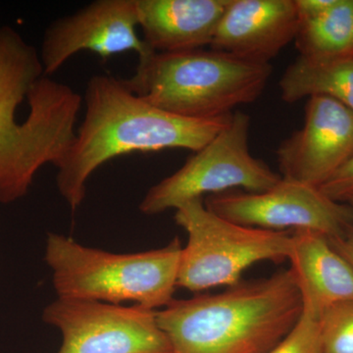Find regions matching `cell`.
Wrapping results in <instances>:
<instances>
[{"label":"cell","instance_id":"obj_3","mask_svg":"<svg viewBox=\"0 0 353 353\" xmlns=\"http://www.w3.org/2000/svg\"><path fill=\"white\" fill-rule=\"evenodd\" d=\"M303 315L290 269L241 281L214 294L175 299L157 310L172 353H269Z\"/></svg>","mask_w":353,"mask_h":353},{"label":"cell","instance_id":"obj_6","mask_svg":"<svg viewBox=\"0 0 353 353\" xmlns=\"http://www.w3.org/2000/svg\"><path fill=\"white\" fill-rule=\"evenodd\" d=\"M175 221L188 234L176 287L190 292L232 287L253 264L289 259L292 232L236 224L209 210L203 199L176 208Z\"/></svg>","mask_w":353,"mask_h":353},{"label":"cell","instance_id":"obj_10","mask_svg":"<svg viewBox=\"0 0 353 353\" xmlns=\"http://www.w3.org/2000/svg\"><path fill=\"white\" fill-rule=\"evenodd\" d=\"M137 0H95L52 21L44 31L39 55L44 74L52 76L77 53L90 51L102 59L127 51L139 58L153 52L139 38Z\"/></svg>","mask_w":353,"mask_h":353},{"label":"cell","instance_id":"obj_14","mask_svg":"<svg viewBox=\"0 0 353 353\" xmlns=\"http://www.w3.org/2000/svg\"><path fill=\"white\" fill-rule=\"evenodd\" d=\"M303 301V313L319 320L326 309L353 301V266L336 252L328 236L292 232L289 259Z\"/></svg>","mask_w":353,"mask_h":353},{"label":"cell","instance_id":"obj_4","mask_svg":"<svg viewBox=\"0 0 353 353\" xmlns=\"http://www.w3.org/2000/svg\"><path fill=\"white\" fill-rule=\"evenodd\" d=\"M271 64L256 63L212 50L150 52L139 58L134 76L123 80L155 108L189 119L229 115L262 94Z\"/></svg>","mask_w":353,"mask_h":353},{"label":"cell","instance_id":"obj_12","mask_svg":"<svg viewBox=\"0 0 353 353\" xmlns=\"http://www.w3.org/2000/svg\"><path fill=\"white\" fill-rule=\"evenodd\" d=\"M299 28L294 0H231L210 46L248 61L271 64L294 41Z\"/></svg>","mask_w":353,"mask_h":353},{"label":"cell","instance_id":"obj_16","mask_svg":"<svg viewBox=\"0 0 353 353\" xmlns=\"http://www.w3.org/2000/svg\"><path fill=\"white\" fill-rule=\"evenodd\" d=\"M299 55H353V0H334L314 17L299 21L294 39Z\"/></svg>","mask_w":353,"mask_h":353},{"label":"cell","instance_id":"obj_2","mask_svg":"<svg viewBox=\"0 0 353 353\" xmlns=\"http://www.w3.org/2000/svg\"><path fill=\"white\" fill-rule=\"evenodd\" d=\"M85 116L66 154L57 165L59 194L72 210L80 208L90 176L109 160L132 152L172 148L199 152L231 121L180 117L143 101L123 80L97 74L83 97Z\"/></svg>","mask_w":353,"mask_h":353},{"label":"cell","instance_id":"obj_11","mask_svg":"<svg viewBox=\"0 0 353 353\" xmlns=\"http://www.w3.org/2000/svg\"><path fill=\"white\" fill-rule=\"evenodd\" d=\"M276 154L282 178L321 187L353 157V109L330 97H310L303 128Z\"/></svg>","mask_w":353,"mask_h":353},{"label":"cell","instance_id":"obj_7","mask_svg":"<svg viewBox=\"0 0 353 353\" xmlns=\"http://www.w3.org/2000/svg\"><path fill=\"white\" fill-rule=\"evenodd\" d=\"M250 118L236 111L224 129L185 164L148 190L139 210L157 215L185 202L232 190L261 192L282 176L264 161L252 157L248 146Z\"/></svg>","mask_w":353,"mask_h":353},{"label":"cell","instance_id":"obj_18","mask_svg":"<svg viewBox=\"0 0 353 353\" xmlns=\"http://www.w3.org/2000/svg\"><path fill=\"white\" fill-rule=\"evenodd\" d=\"M269 353H322L319 320L303 313L292 332Z\"/></svg>","mask_w":353,"mask_h":353},{"label":"cell","instance_id":"obj_13","mask_svg":"<svg viewBox=\"0 0 353 353\" xmlns=\"http://www.w3.org/2000/svg\"><path fill=\"white\" fill-rule=\"evenodd\" d=\"M231 0H137L143 41L154 52L211 46Z\"/></svg>","mask_w":353,"mask_h":353},{"label":"cell","instance_id":"obj_15","mask_svg":"<svg viewBox=\"0 0 353 353\" xmlns=\"http://www.w3.org/2000/svg\"><path fill=\"white\" fill-rule=\"evenodd\" d=\"M281 97L288 103L326 97L353 109V55L299 57L281 77Z\"/></svg>","mask_w":353,"mask_h":353},{"label":"cell","instance_id":"obj_20","mask_svg":"<svg viewBox=\"0 0 353 353\" xmlns=\"http://www.w3.org/2000/svg\"><path fill=\"white\" fill-rule=\"evenodd\" d=\"M332 246L353 266V229L345 236L330 240Z\"/></svg>","mask_w":353,"mask_h":353},{"label":"cell","instance_id":"obj_17","mask_svg":"<svg viewBox=\"0 0 353 353\" xmlns=\"http://www.w3.org/2000/svg\"><path fill=\"white\" fill-rule=\"evenodd\" d=\"M319 324L322 353H353V301L326 309Z\"/></svg>","mask_w":353,"mask_h":353},{"label":"cell","instance_id":"obj_8","mask_svg":"<svg viewBox=\"0 0 353 353\" xmlns=\"http://www.w3.org/2000/svg\"><path fill=\"white\" fill-rule=\"evenodd\" d=\"M209 210L243 226L271 231L310 230L331 239L353 229V210L319 188L282 178L261 192L232 190L203 199Z\"/></svg>","mask_w":353,"mask_h":353},{"label":"cell","instance_id":"obj_19","mask_svg":"<svg viewBox=\"0 0 353 353\" xmlns=\"http://www.w3.org/2000/svg\"><path fill=\"white\" fill-rule=\"evenodd\" d=\"M334 201L345 202L353 194V157L319 188Z\"/></svg>","mask_w":353,"mask_h":353},{"label":"cell","instance_id":"obj_5","mask_svg":"<svg viewBox=\"0 0 353 353\" xmlns=\"http://www.w3.org/2000/svg\"><path fill=\"white\" fill-rule=\"evenodd\" d=\"M182 248L175 238L157 250L117 254L51 233L44 259L58 297L159 310L174 299Z\"/></svg>","mask_w":353,"mask_h":353},{"label":"cell","instance_id":"obj_21","mask_svg":"<svg viewBox=\"0 0 353 353\" xmlns=\"http://www.w3.org/2000/svg\"><path fill=\"white\" fill-rule=\"evenodd\" d=\"M345 202H347L348 205H350V208H352V209L353 210V194H350V196H348L347 199H345Z\"/></svg>","mask_w":353,"mask_h":353},{"label":"cell","instance_id":"obj_9","mask_svg":"<svg viewBox=\"0 0 353 353\" xmlns=\"http://www.w3.org/2000/svg\"><path fill=\"white\" fill-rule=\"evenodd\" d=\"M43 320L62 334L58 353H172L157 310L137 304L58 297L44 309Z\"/></svg>","mask_w":353,"mask_h":353},{"label":"cell","instance_id":"obj_1","mask_svg":"<svg viewBox=\"0 0 353 353\" xmlns=\"http://www.w3.org/2000/svg\"><path fill=\"white\" fill-rule=\"evenodd\" d=\"M83 97L44 74L39 51L0 25V203L19 201L76 137Z\"/></svg>","mask_w":353,"mask_h":353}]
</instances>
